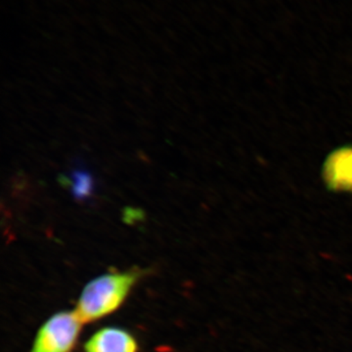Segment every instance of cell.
<instances>
[{"label": "cell", "instance_id": "6da1fadb", "mask_svg": "<svg viewBox=\"0 0 352 352\" xmlns=\"http://www.w3.org/2000/svg\"><path fill=\"white\" fill-rule=\"evenodd\" d=\"M141 276L140 271L110 272L87 284L75 311L83 323L95 322L119 309Z\"/></svg>", "mask_w": 352, "mask_h": 352}, {"label": "cell", "instance_id": "7a4b0ae2", "mask_svg": "<svg viewBox=\"0 0 352 352\" xmlns=\"http://www.w3.org/2000/svg\"><path fill=\"white\" fill-rule=\"evenodd\" d=\"M83 322L76 311H61L43 324L30 352H72L76 346Z\"/></svg>", "mask_w": 352, "mask_h": 352}, {"label": "cell", "instance_id": "3957f363", "mask_svg": "<svg viewBox=\"0 0 352 352\" xmlns=\"http://www.w3.org/2000/svg\"><path fill=\"white\" fill-rule=\"evenodd\" d=\"M85 352H138V344L124 329L108 327L94 333L85 344Z\"/></svg>", "mask_w": 352, "mask_h": 352}, {"label": "cell", "instance_id": "277c9868", "mask_svg": "<svg viewBox=\"0 0 352 352\" xmlns=\"http://www.w3.org/2000/svg\"><path fill=\"white\" fill-rule=\"evenodd\" d=\"M69 186L72 195L80 203L92 200L96 193V180L94 175L78 160L69 173Z\"/></svg>", "mask_w": 352, "mask_h": 352}]
</instances>
